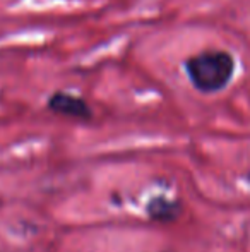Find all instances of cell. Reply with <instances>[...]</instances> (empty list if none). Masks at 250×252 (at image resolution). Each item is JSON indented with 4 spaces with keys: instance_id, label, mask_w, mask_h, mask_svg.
Returning <instances> with one entry per match:
<instances>
[{
    "instance_id": "2",
    "label": "cell",
    "mask_w": 250,
    "mask_h": 252,
    "mask_svg": "<svg viewBox=\"0 0 250 252\" xmlns=\"http://www.w3.org/2000/svg\"><path fill=\"white\" fill-rule=\"evenodd\" d=\"M47 106L54 113L63 117H72L79 120H89L93 117V110L87 105V101L69 91H54L48 96Z\"/></svg>"
},
{
    "instance_id": "3",
    "label": "cell",
    "mask_w": 250,
    "mask_h": 252,
    "mask_svg": "<svg viewBox=\"0 0 250 252\" xmlns=\"http://www.w3.org/2000/svg\"><path fill=\"white\" fill-rule=\"evenodd\" d=\"M149 213L153 218H160V220H167L170 216H173L175 213V206L170 204L168 201H163V199H158V201H153L149 206Z\"/></svg>"
},
{
    "instance_id": "1",
    "label": "cell",
    "mask_w": 250,
    "mask_h": 252,
    "mask_svg": "<svg viewBox=\"0 0 250 252\" xmlns=\"http://www.w3.org/2000/svg\"><path fill=\"white\" fill-rule=\"evenodd\" d=\"M185 77L194 90L214 94L228 88L237 72V59L224 48H206L189 55L182 62Z\"/></svg>"
}]
</instances>
